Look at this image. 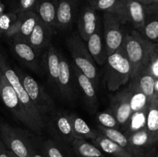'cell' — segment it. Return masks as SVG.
Wrapping results in <instances>:
<instances>
[{"label": "cell", "instance_id": "obj_44", "mask_svg": "<svg viewBox=\"0 0 158 157\" xmlns=\"http://www.w3.org/2000/svg\"><path fill=\"white\" fill-rule=\"evenodd\" d=\"M7 152H8V155H9V157H19V156H17L16 155H15L13 152H12L11 151L8 150V149H7Z\"/></svg>", "mask_w": 158, "mask_h": 157}, {"label": "cell", "instance_id": "obj_4", "mask_svg": "<svg viewBox=\"0 0 158 157\" xmlns=\"http://www.w3.org/2000/svg\"><path fill=\"white\" fill-rule=\"evenodd\" d=\"M0 68H1L3 75L6 76L9 83H10V85L16 92L17 96H18L21 104L23 105L27 115L32 120V122H34L42 130L45 126L44 118L37 110L35 105L30 99L29 95L27 94L26 89H24L21 81H20L19 75L13 69L9 67V65L1 55H0Z\"/></svg>", "mask_w": 158, "mask_h": 157}, {"label": "cell", "instance_id": "obj_29", "mask_svg": "<svg viewBox=\"0 0 158 157\" xmlns=\"http://www.w3.org/2000/svg\"><path fill=\"white\" fill-rule=\"evenodd\" d=\"M98 127L100 132V133H101L106 138L117 143L132 156V147H131V145L126 134L123 133L119 129H110V128L103 127L100 125H99Z\"/></svg>", "mask_w": 158, "mask_h": 157}, {"label": "cell", "instance_id": "obj_19", "mask_svg": "<svg viewBox=\"0 0 158 157\" xmlns=\"http://www.w3.org/2000/svg\"><path fill=\"white\" fill-rule=\"evenodd\" d=\"M96 31L86 42L87 43V49L94 61L97 62L99 65L105 64L107 55H106V46H105L104 39L101 36V34L99 30Z\"/></svg>", "mask_w": 158, "mask_h": 157}, {"label": "cell", "instance_id": "obj_12", "mask_svg": "<svg viewBox=\"0 0 158 157\" xmlns=\"http://www.w3.org/2000/svg\"><path fill=\"white\" fill-rule=\"evenodd\" d=\"M132 147V157H156V144L151 141L146 128L128 135Z\"/></svg>", "mask_w": 158, "mask_h": 157}, {"label": "cell", "instance_id": "obj_11", "mask_svg": "<svg viewBox=\"0 0 158 157\" xmlns=\"http://www.w3.org/2000/svg\"><path fill=\"white\" fill-rule=\"evenodd\" d=\"M48 126L55 140L66 146H71L75 137L73 133L72 126L68 114L62 112L55 113L49 119Z\"/></svg>", "mask_w": 158, "mask_h": 157}, {"label": "cell", "instance_id": "obj_47", "mask_svg": "<svg viewBox=\"0 0 158 157\" xmlns=\"http://www.w3.org/2000/svg\"><path fill=\"white\" fill-rule=\"evenodd\" d=\"M156 157H158V150H157V154H156Z\"/></svg>", "mask_w": 158, "mask_h": 157}, {"label": "cell", "instance_id": "obj_34", "mask_svg": "<svg viewBox=\"0 0 158 157\" xmlns=\"http://www.w3.org/2000/svg\"><path fill=\"white\" fill-rule=\"evenodd\" d=\"M97 120L99 125L103 127L110 128V129H120L118 123L110 110L109 112H100L97 115Z\"/></svg>", "mask_w": 158, "mask_h": 157}, {"label": "cell", "instance_id": "obj_17", "mask_svg": "<svg viewBox=\"0 0 158 157\" xmlns=\"http://www.w3.org/2000/svg\"><path fill=\"white\" fill-rule=\"evenodd\" d=\"M73 69L74 74L76 75L79 86L81 89L91 111L94 112L96 109H97V103H98L97 92H96L95 85L77 66H73Z\"/></svg>", "mask_w": 158, "mask_h": 157}, {"label": "cell", "instance_id": "obj_7", "mask_svg": "<svg viewBox=\"0 0 158 157\" xmlns=\"http://www.w3.org/2000/svg\"><path fill=\"white\" fill-rule=\"evenodd\" d=\"M17 73V72H16ZM29 98L36 107L37 110L44 118L45 114L51 112L54 109V103L46 93L43 86L32 76L22 72L17 73Z\"/></svg>", "mask_w": 158, "mask_h": 157}, {"label": "cell", "instance_id": "obj_31", "mask_svg": "<svg viewBox=\"0 0 158 157\" xmlns=\"http://www.w3.org/2000/svg\"><path fill=\"white\" fill-rule=\"evenodd\" d=\"M131 90V107L132 109L133 113L138 111L143 110L149 106L151 100L147 97L145 94H143L141 91L133 86H128Z\"/></svg>", "mask_w": 158, "mask_h": 157}, {"label": "cell", "instance_id": "obj_2", "mask_svg": "<svg viewBox=\"0 0 158 157\" xmlns=\"http://www.w3.org/2000/svg\"><path fill=\"white\" fill-rule=\"evenodd\" d=\"M131 67L124 49L120 46L108 55L105 62L104 79L110 91H117L130 81Z\"/></svg>", "mask_w": 158, "mask_h": 157}, {"label": "cell", "instance_id": "obj_24", "mask_svg": "<svg viewBox=\"0 0 158 157\" xmlns=\"http://www.w3.org/2000/svg\"><path fill=\"white\" fill-rule=\"evenodd\" d=\"M147 131L151 141L158 143V99L154 98L150 103L147 112L146 126Z\"/></svg>", "mask_w": 158, "mask_h": 157}, {"label": "cell", "instance_id": "obj_33", "mask_svg": "<svg viewBox=\"0 0 158 157\" xmlns=\"http://www.w3.org/2000/svg\"><path fill=\"white\" fill-rule=\"evenodd\" d=\"M120 0H88L89 6L96 11H103L114 14Z\"/></svg>", "mask_w": 158, "mask_h": 157}, {"label": "cell", "instance_id": "obj_16", "mask_svg": "<svg viewBox=\"0 0 158 157\" xmlns=\"http://www.w3.org/2000/svg\"><path fill=\"white\" fill-rule=\"evenodd\" d=\"M52 33V27L46 25L41 18H39L28 38V42L35 50L39 52L49 44Z\"/></svg>", "mask_w": 158, "mask_h": 157}, {"label": "cell", "instance_id": "obj_18", "mask_svg": "<svg viewBox=\"0 0 158 157\" xmlns=\"http://www.w3.org/2000/svg\"><path fill=\"white\" fill-rule=\"evenodd\" d=\"M130 80L131 83L129 86L137 88L141 91L151 101L154 98L155 78L149 72L148 68L142 69L134 78H131Z\"/></svg>", "mask_w": 158, "mask_h": 157}, {"label": "cell", "instance_id": "obj_27", "mask_svg": "<svg viewBox=\"0 0 158 157\" xmlns=\"http://www.w3.org/2000/svg\"><path fill=\"white\" fill-rule=\"evenodd\" d=\"M71 147L79 157H106L97 146L89 143L86 139H74Z\"/></svg>", "mask_w": 158, "mask_h": 157}, {"label": "cell", "instance_id": "obj_21", "mask_svg": "<svg viewBox=\"0 0 158 157\" xmlns=\"http://www.w3.org/2000/svg\"><path fill=\"white\" fill-rule=\"evenodd\" d=\"M44 62L49 80L56 86L60 73V53L53 46H49L44 55Z\"/></svg>", "mask_w": 158, "mask_h": 157}, {"label": "cell", "instance_id": "obj_38", "mask_svg": "<svg viewBox=\"0 0 158 157\" xmlns=\"http://www.w3.org/2000/svg\"><path fill=\"white\" fill-rule=\"evenodd\" d=\"M20 27H21V20L17 16L16 20L9 26V29L5 32V34L9 38H15L19 33Z\"/></svg>", "mask_w": 158, "mask_h": 157}, {"label": "cell", "instance_id": "obj_10", "mask_svg": "<svg viewBox=\"0 0 158 157\" xmlns=\"http://www.w3.org/2000/svg\"><path fill=\"white\" fill-rule=\"evenodd\" d=\"M131 92L129 88L117 92L110 101V112L117 119L120 129H126L133 112L131 107Z\"/></svg>", "mask_w": 158, "mask_h": 157}, {"label": "cell", "instance_id": "obj_3", "mask_svg": "<svg viewBox=\"0 0 158 157\" xmlns=\"http://www.w3.org/2000/svg\"><path fill=\"white\" fill-rule=\"evenodd\" d=\"M67 47L73 59L74 66L86 75L97 87L99 79L98 70L84 41L77 34H73L68 38Z\"/></svg>", "mask_w": 158, "mask_h": 157}, {"label": "cell", "instance_id": "obj_30", "mask_svg": "<svg viewBox=\"0 0 158 157\" xmlns=\"http://www.w3.org/2000/svg\"><path fill=\"white\" fill-rule=\"evenodd\" d=\"M139 33L152 43H158V17L147 13L144 25L140 29Z\"/></svg>", "mask_w": 158, "mask_h": 157}, {"label": "cell", "instance_id": "obj_13", "mask_svg": "<svg viewBox=\"0 0 158 157\" xmlns=\"http://www.w3.org/2000/svg\"><path fill=\"white\" fill-rule=\"evenodd\" d=\"M56 87L64 98L72 100L75 95V86L72 77L71 66L67 60L60 54V73Z\"/></svg>", "mask_w": 158, "mask_h": 157}, {"label": "cell", "instance_id": "obj_43", "mask_svg": "<svg viewBox=\"0 0 158 157\" xmlns=\"http://www.w3.org/2000/svg\"><path fill=\"white\" fill-rule=\"evenodd\" d=\"M137 1L143 3L145 6H148V5H150L154 2V0H137Z\"/></svg>", "mask_w": 158, "mask_h": 157}, {"label": "cell", "instance_id": "obj_32", "mask_svg": "<svg viewBox=\"0 0 158 157\" xmlns=\"http://www.w3.org/2000/svg\"><path fill=\"white\" fill-rule=\"evenodd\" d=\"M148 109V107L143 109V110L134 112L132 114L131 119H130L129 125H128L127 130L126 131V133H125L127 136H128L136 131H138L143 128H145Z\"/></svg>", "mask_w": 158, "mask_h": 157}, {"label": "cell", "instance_id": "obj_22", "mask_svg": "<svg viewBox=\"0 0 158 157\" xmlns=\"http://www.w3.org/2000/svg\"><path fill=\"white\" fill-rule=\"evenodd\" d=\"M59 0H38L35 12L46 25L55 27L56 12Z\"/></svg>", "mask_w": 158, "mask_h": 157}, {"label": "cell", "instance_id": "obj_1", "mask_svg": "<svg viewBox=\"0 0 158 157\" xmlns=\"http://www.w3.org/2000/svg\"><path fill=\"white\" fill-rule=\"evenodd\" d=\"M153 44L143 38L137 31H132L124 35L122 46L131 64V78H134L142 69L148 68Z\"/></svg>", "mask_w": 158, "mask_h": 157}, {"label": "cell", "instance_id": "obj_5", "mask_svg": "<svg viewBox=\"0 0 158 157\" xmlns=\"http://www.w3.org/2000/svg\"><path fill=\"white\" fill-rule=\"evenodd\" d=\"M0 139L8 150L19 157H31L34 146L24 131L0 122Z\"/></svg>", "mask_w": 158, "mask_h": 157}, {"label": "cell", "instance_id": "obj_41", "mask_svg": "<svg viewBox=\"0 0 158 157\" xmlns=\"http://www.w3.org/2000/svg\"><path fill=\"white\" fill-rule=\"evenodd\" d=\"M154 98L158 99V78H155V84H154Z\"/></svg>", "mask_w": 158, "mask_h": 157}, {"label": "cell", "instance_id": "obj_20", "mask_svg": "<svg viewBox=\"0 0 158 157\" xmlns=\"http://www.w3.org/2000/svg\"><path fill=\"white\" fill-rule=\"evenodd\" d=\"M72 126L73 133L75 139L93 140L98 135L99 132L93 129L85 120L76 114H68Z\"/></svg>", "mask_w": 158, "mask_h": 157}, {"label": "cell", "instance_id": "obj_36", "mask_svg": "<svg viewBox=\"0 0 158 157\" xmlns=\"http://www.w3.org/2000/svg\"><path fill=\"white\" fill-rule=\"evenodd\" d=\"M37 1L38 0H14L15 11L18 13L26 11L35 12Z\"/></svg>", "mask_w": 158, "mask_h": 157}, {"label": "cell", "instance_id": "obj_8", "mask_svg": "<svg viewBox=\"0 0 158 157\" xmlns=\"http://www.w3.org/2000/svg\"><path fill=\"white\" fill-rule=\"evenodd\" d=\"M114 14L121 24L130 23L140 29L146 21V6L137 0H120Z\"/></svg>", "mask_w": 158, "mask_h": 157}, {"label": "cell", "instance_id": "obj_15", "mask_svg": "<svg viewBox=\"0 0 158 157\" xmlns=\"http://www.w3.org/2000/svg\"><path fill=\"white\" fill-rule=\"evenodd\" d=\"M79 0H59L56 12L55 27L66 29L75 16Z\"/></svg>", "mask_w": 158, "mask_h": 157}, {"label": "cell", "instance_id": "obj_40", "mask_svg": "<svg viewBox=\"0 0 158 157\" xmlns=\"http://www.w3.org/2000/svg\"><path fill=\"white\" fill-rule=\"evenodd\" d=\"M0 157H9L7 149L5 146L4 143H2L1 139H0Z\"/></svg>", "mask_w": 158, "mask_h": 157}, {"label": "cell", "instance_id": "obj_35", "mask_svg": "<svg viewBox=\"0 0 158 157\" xmlns=\"http://www.w3.org/2000/svg\"><path fill=\"white\" fill-rule=\"evenodd\" d=\"M148 69L154 78H158V43L153 44Z\"/></svg>", "mask_w": 158, "mask_h": 157}, {"label": "cell", "instance_id": "obj_39", "mask_svg": "<svg viewBox=\"0 0 158 157\" xmlns=\"http://www.w3.org/2000/svg\"><path fill=\"white\" fill-rule=\"evenodd\" d=\"M146 11L148 14L154 15L158 17V1L146 6Z\"/></svg>", "mask_w": 158, "mask_h": 157}, {"label": "cell", "instance_id": "obj_46", "mask_svg": "<svg viewBox=\"0 0 158 157\" xmlns=\"http://www.w3.org/2000/svg\"><path fill=\"white\" fill-rule=\"evenodd\" d=\"M2 75V69H1V68H0V78H1Z\"/></svg>", "mask_w": 158, "mask_h": 157}, {"label": "cell", "instance_id": "obj_6", "mask_svg": "<svg viewBox=\"0 0 158 157\" xmlns=\"http://www.w3.org/2000/svg\"><path fill=\"white\" fill-rule=\"evenodd\" d=\"M0 99L16 119L26 125L32 131L37 132H41V129L27 115L17 96L16 92L3 73L0 78Z\"/></svg>", "mask_w": 158, "mask_h": 157}, {"label": "cell", "instance_id": "obj_14", "mask_svg": "<svg viewBox=\"0 0 158 157\" xmlns=\"http://www.w3.org/2000/svg\"><path fill=\"white\" fill-rule=\"evenodd\" d=\"M97 20L98 16L95 9L89 6L83 8L78 18V29L80 38L84 42L97 31Z\"/></svg>", "mask_w": 158, "mask_h": 157}, {"label": "cell", "instance_id": "obj_23", "mask_svg": "<svg viewBox=\"0 0 158 157\" xmlns=\"http://www.w3.org/2000/svg\"><path fill=\"white\" fill-rule=\"evenodd\" d=\"M92 142L102 152L109 154L113 157H132L125 149L101 133H99Z\"/></svg>", "mask_w": 158, "mask_h": 157}, {"label": "cell", "instance_id": "obj_42", "mask_svg": "<svg viewBox=\"0 0 158 157\" xmlns=\"http://www.w3.org/2000/svg\"><path fill=\"white\" fill-rule=\"evenodd\" d=\"M31 157H44V155L42 153H39V152L35 150V148H34L33 151H32V155H31Z\"/></svg>", "mask_w": 158, "mask_h": 157}, {"label": "cell", "instance_id": "obj_25", "mask_svg": "<svg viewBox=\"0 0 158 157\" xmlns=\"http://www.w3.org/2000/svg\"><path fill=\"white\" fill-rule=\"evenodd\" d=\"M18 17L21 20V27H20L19 35L13 39L16 38V39L23 40L28 42V38L31 32L33 30L40 17L37 15L36 12H32V11L19 12Z\"/></svg>", "mask_w": 158, "mask_h": 157}, {"label": "cell", "instance_id": "obj_28", "mask_svg": "<svg viewBox=\"0 0 158 157\" xmlns=\"http://www.w3.org/2000/svg\"><path fill=\"white\" fill-rule=\"evenodd\" d=\"M44 157H73L67 146L53 139H47L42 144Z\"/></svg>", "mask_w": 158, "mask_h": 157}, {"label": "cell", "instance_id": "obj_45", "mask_svg": "<svg viewBox=\"0 0 158 157\" xmlns=\"http://www.w3.org/2000/svg\"><path fill=\"white\" fill-rule=\"evenodd\" d=\"M2 14H3V6L0 2V15H2Z\"/></svg>", "mask_w": 158, "mask_h": 157}, {"label": "cell", "instance_id": "obj_37", "mask_svg": "<svg viewBox=\"0 0 158 157\" xmlns=\"http://www.w3.org/2000/svg\"><path fill=\"white\" fill-rule=\"evenodd\" d=\"M17 16L14 14H2L0 15V33L4 32L9 28V26L16 20Z\"/></svg>", "mask_w": 158, "mask_h": 157}, {"label": "cell", "instance_id": "obj_26", "mask_svg": "<svg viewBox=\"0 0 158 157\" xmlns=\"http://www.w3.org/2000/svg\"><path fill=\"white\" fill-rule=\"evenodd\" d=\"M13 50L15 55L29 66H35L37 63V51L29 42L20 39H14Z\"/></svg>", "mask_w": 158, "mask_h": 157}, {"label": "cell", "instance_id": "obj_9", "mask_svg": "<svg viewBox=\"0 0 158 157\" xmlns=\"http://www.w3.org/2000/svg\"><path fill=\"white\" fill-rule=\"evenodd\" d=\"M104 42L106 55L114 53L122 46L124 38L121 29V23L114 14L104 12L103 15Z\"/></svg>", "mask_w": 158, "mask_h": 157}]
</instances>
